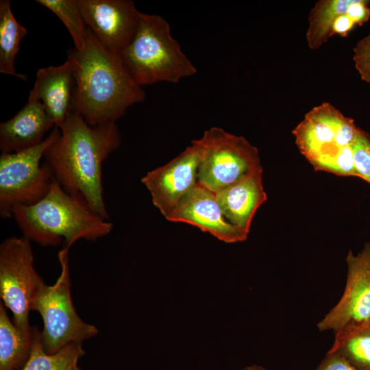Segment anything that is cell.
<instances>
[{"instance_id":"6da1fadb","label":"cell","mask_w":370,"mask_h":370,"mask_svg":"<svg viewBox=\"0 0 370 370\" xmlns=\"http://www.w3.org/2000/svg\"><path fill=\"white\" fill-rule=\"evenodd\" d=\"M60 130L59 137L44 153V162L64 190L108 220L102 166L121 145L116 122L90 126L71 111Z\"/></svg>"},{"instance_id":"7a4b0ae2","label":"cell","mask_w":370,"mask_h":370,"mask_svg":"<svg viewBox=\"0 0 370 370\" xmlns=\"http://www.w3.org/2000/svg\"><path fill=\"white\" fill-rule=\"evenodd\" d=\"M73 68L72 111L90 126L116 122L145 94L132 78L119 55L106 49L86 29L83 49L67 51Z\"/></svg>"},{"instance_id":"3957f363","label":"cell","mask_w":370,"mask_h":370,"mask_svg":"<svg viewBox=\"0 0 370 370\" xmlns=\"http://www.w3.org/2000/svg\"><path fill=\"white\" fill-rule=\"evenodd\" d=\"M12 217L30 241L46 247L64 241L67 249L79 239L96 241L113 228L112 223L68 194L55 179L42 199L29 206H16Z\"/></svg>"},{"instance_id":"277c9868","label":"cell","mask_w":370,"mask_h":370,"mask_svg":"<svg viewBox=\"0 0 370 370\" xmlns=\"http://www.w3.org/2000/svg\"><path fill=\"white\" fill-rule=\"evenodd\" d=\"M119 56L140 86L177 84L197 73L196 67L172 36L169 23L156 14L140 12L134 36Z\"/></svg>"},{"instance_id":"5b68a950","label":"cell","mask_w":370,"mask_h":370,"mask_svg":"<svg viewBox=\"0 0 370 370\" xmlns=\"http://www.w3.org/2000/svg\"><path fill=\"white\" fill-rule=\"evenodd\" d=\"M359 129L352 119L323 102L306 114L293 134L315 170L357 177L352 147Z\"/></svg>"},{"instance_id":"8992f818","label":"cell","mask_w":370,"mask_h":370,"mask_svg":"<svg viewBox=\"0 0 370 370\" xmlns=\"http://www.w3.org/2000/svg\"><path fill=\"white\" fill-rule=\"evenodd\" d=\"M69 250L62 248L58 257L61 271L53 285L45 283L37 290L30 304L43 321L41 342L45 351L53 354L66 345L88 339L98 334L97 328L82 321L73 304L69 265Z\"/></svg>"},{"instance_id":"52a82bcc","label":"cell","mask_w":370,"mask_h":370,"mask_svg":"<svg viewBox=\"0 0 370 370\" xmlns=\"http://www.w3.org/2000/svg\"><path fill=\"white\" fill-rule=\"evenodd\" d=\"M60 130L54 127L40 144L29 149L0 156V216L12 217L16 206H29L42 199L49 192L53 174L41 159L47 149L59 137Z\"/></svg>"},{"instance_id":"ba28073f","label":"cell","mask_w":370,"mask_h":370,"mask_svg":"<svg viewBox=\"0 0 370 370\" xmlns=\"http://www.w3.org/2000/svg\"><path fill=\"white\" fill-rule=\"evenodd\" d=\"M201 147L198 184L217 192L262 166L258 149L245 137L218 127L197 139Z\"/></svg>"},{"instance_id":"9c48e42d","label":"cell","mask_w":370,"mask_h":370,"mask_svg":"<svg viewBox=\"0 0 370 370\" xmlns=\"http://www.w3.org/2000/svg\"><path fill=\"white\" fill-rule=\"evenodd\" d=\"M43 284L34 266L30 241L23 236L5 239L0 245V297L12 312L15 325L25 332L32 330L31 301Z\"/></svg>"},{"instance_id":"30bf717a","label":"cell","mask_w":370,"mask_h":370,"mask_svg":"<svg viewBox=\"0 0 370 370\" xmlns=\"http://www.w3.org/2000/svg\"><path fill=\"white\" fill-rule=\"evenodd\" d=\"M201 147L197 140L163 166L149 171L141 182L153 205L166 217L198 184Z\"/></svg>"},{"instance_id":"8fae6325","label":"cell","mask_w":370,"mask_h":370,"mask_svg":"<svg viewBox=\"0 0 370 370\" xmlns=\"http://www.w3.org/2000/svg\"><path fill=\"white\" fill-rule=\"evenodd\" d=\"M347 277L338 302L317 323L321 332L333 330L370 321V243L354 255L349 250L346 258Z\"/></svg>"},{"instance_id":"7c38bea8","label":"cell","mask_w":370,"mask_h":370,"mask_svg":"<svg viewBox=\"0 0 370 370\" xmlns=\"http://www.w3.org/2000/svg\"><path fill=\"white\" fill-rule=\"evenodd\" d=\"M87 27L108 51L119 55L136 32L140 12L131 0H77Z\"/></svg>"},{"instance_id":"4fadbf2b","label":"cell","mask_w":370,"mask_h":370,"mask_svg":"<svg viewBox=\"0 0 370 370\" xmlns=\"http://www.w3.org/2000/svg\"><path fill=\"white\" fill-rule=\"evenodd\" d=\"M165 218L195 226L227 243L247 238L226 219L214 193L199 184Z\"/></svg>"},{"instance_id":"5bb4252c","label":"cell","mask_w":370,"mask_h":370,"mask_svg":"<svg viewBox=\"0 0 370 370\" xmlns=\"http://www.w3.org/2000/svg\"><path fill=\"white\" fill-rule=\"evenodd\" d=\"M260 166L214 193L226 219L247 238L258 209L267 200Z\"/></svg>"},{"instance_id":"9a60e30c","label":"cell","mask_w":370,"mask_h":370,"mask_svg":"<svg viewBox=\"0 0 370 370\" xmlns=\"http://www.w3.org/2000/svg\"><path fill=\"white\" fill-rule=\"evenodd\" d=\"M74 88L73 64L67 58L60 65L38 70L28 100L41 102L55 127L60 128L72 111Z\"/></svg>"},{"instance_id":"2e32d148","label":"cell","mask_w":370,"mask_h":370,"mask_svg":"<svg viewBox=\"0 0 370 370\" xmlns=\"http://www.w3.org/2000/svg\"><path fill=\"white\" fill-rule=\"evenodd\" d=\"M54 127L42 103L27 100L12 118L0 124V149L3 153H11L33 147Z\"/></svg>"},{"instance_id":"e0dca14e","label":"cell","mask_w":370,"mask_h":370,"mask_svg":"<svg viewBox=\"0 0 370 370\" xmlns=\"http://www.w3.org/2000/svg\"><path fill=\"white\" fill-rule=\"evenodd\" d=\"M29 332L18 329L0 304V370H20L28 359L33 342Z\"/></svg>"},{"instance_id":"ac0fdd59","label":"cell","mask_w":370,"mask_h":370,"mask_svg":"<svg viewBox=\"0 0 370 370\" xmlns=\"http://www.w3.org/2000/svg\"><path fill=\"white\" fill-rule=\"evenodd\" d=\"M335 333L328 352L339 355L359 370H370V321L347 325Z\"/></svg>"},{"instance_id":"d6986e66","label":"cell","mask_w":370,"mask_h":370,"mask_svg":"<svg viewBox=\"0 0 370 370\" xmlns=\"http://www.w3.org/2000/svg\"><path fill=\"white\" fill-rule=\"evenodd\" d=\"M41 332L34 327L31 352L20 370H81L78 361L84 354L82 343L73 342L53 354L47 353L41 342Z\"/></svg>"},{"instance_id":"ffe728a7","label":"cell","mask_w":370,"mask_h":370,"mask_svg":"<svg viewBox=\"0 0 370 370\" xmlns=\"http://www.w3.org/2000/svg\"><path fill=\"white\" fill-rule=\"evenodd\" d=\"M27 33V29L15 19L9 0L0 1V72L26 80L24 74L18 73L14 60L19 51L21 40Z\"/></svg>"},{"instance_id":"44dd1931","label":"cell","mask_w":370,"mask_h":370,"mask_svg":"<svg viewBox=\"0 0 370 370\" xmlns=\"http://www.w3.org/2000/svg\"><path fill=\"white\" fill-rule=\"evenodd\" d=\"M354 0H321L311 10L306 37L311 49L319 48L332 37L331 29L341 14L349 12Z\"/></svg>"},{"instance_id":"7402d4cb","label":"cell","mask_w":370,"mask_h":370,"mask_svg":"<svg viewBox=\"0 0 370 370\" xmlns=\"http://www.w3.org/2000/svg\"><path fill=\"white\" fill-rule=\"evenodd\" d=\"M36 3L53 12L64 24L75 45V49L84 48L87 27L77 0H36Z\"/></svg>"},{"instance_id":"603a6c76","label":"cell","mask_w":370,"mask_h":370,"mask_svg":"<svg viewBox=\"0 0 370 370\" xmlns=\"http://www.w3.org/2000/svg\"><path fill=\"white\" fill-rule=\"evenodd\" d=\"M352 148L357 177L370 184V137L361 129L358 130Z\"/></svg>"},{"instance_id":"cb8c5ba5","label":"cell","mask_w":370,"mask_h":370,"mask_svg":"<svg viewBox=\"0 0 370 370\" xmlns=\"http://www.w3.org/2000/svg\"><path fill=\"white\" fill-rule=\"evenodd\" d=\"M354 61L362 80L370 84V35L362 38L355 46Z\"/></svg>"},{"instance_id":"d4e9b609","label":"cell","mask_w":370,"mask_h":370,"mask_svg":"<svg viewBox=\"0 0 370 370\" xmlns=\"http://www.w3.org/2000/svg\"><path fill=\"white\" fill-rule=\"evenodd\" d=\"M317 370H359L339 355L328 352Z\"/></svg>"},{"instance_id":"484cf974","label":"cell","mask_w":370,"mask_h":370,"mask_svg":"<svg viewBox=\"0 0 370 370\" xmlns=\"http://www.w3.org/2000/svg\"><path fill=\"white\" fill-rule=\"evenodd\" d=\"M241 370H267L264 367L258 365H252L249 366H247L242 369Z\"/></svg>"}]
</instances>
